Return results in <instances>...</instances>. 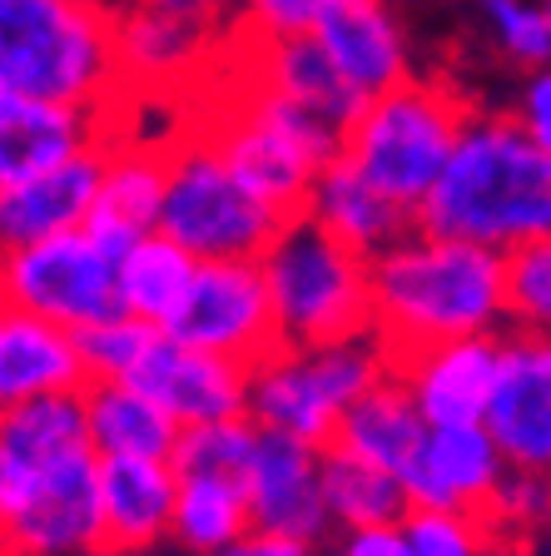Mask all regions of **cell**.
<instances>
[{"mask_svg":"<svg viewBox=\"0 0 551 556\" xmlns=\"http://www.w3.org/2000/svg\"><path fill=\"white\" fill-rule=\"evenodd\" d=\"M502 249L417 224L408 239L373 258V333L388 343L392 363L417 348L472 333H502L512 324Z\"/></svg>","mask_w":551,"mask_h":556,"instance_id":"cell-1","label":"cell"},{"mask_svg":"<svg viewBox=\"0 0 551 556\" xmlns=\"http://www.w3.org/2000/svg\"><path fill=\"white\" fill-rule=\"evenodd\" d=\"M417 224L517 254L551 239V150L522 129L517 115H477L462 129L448 174L427 194Z\"/></svg>","mask_w":551,"mask_h":556,"instance_id":"cell-2","label":"cell"},{"mask_svg":"<svg viewBox=\"0 0 551 556\" xmlns=\"http://www.w3.org/2000/svg\"><path fill=\"white\" fill-rule=\"evenodd\" d=\"M0 90L110 115L129 94L115 15L90 0H0Z\"/></svg>","mask_w":551,"mask_h":556,"instance_id":"cell-3","label":"cell"},{"mask_svg":"<svg viewBox=\"0 0 551 556\" xmlns=\"http://www.w3.org/2000/svg\"><path fill=\"white\" fill-rule=\"evenodd\" d=\"M234 60H239V35H234ZM204 135L218 144V154L234 164L243 185L264 204H274L284 219L309 214L318 174L343 154V135L334 125H323L288 94L268 90L243 60L239 80L224 90L214 119H204Z\"/></svg>","mask_w":551,"mask_h":556,"instance_id":"cell-4","label":"cell"},{"mask_svg":"<svg viewBox=\"0 0 551 556\" xmlns=\"http://www.w3.org/2000/svg\"><path fill=\"white\" fill-rule=\"evenodd\" d=\"M472 115L477 110L448 80L408 75L402 85H392V90L373 94L363 104L358 125L343 139V154L378 189H388L402 208L423 214L427 194L448 174Z\"/></svg>","mask_w":551,"mask_h":556,"instance_id":"cell-5","label":"cell"},{"mask_svg":"<svg viewBox=\"0 0 551 556\" xmlns=\"http://www.w3.org/2000/svg\"><path fill=\"white\" fill-rule=\"evenodd\" d=\"M284 343L323 348L373 333V258L348 249L313 214L288 219L264 254Z\"/></svg>","mask_w":551,"mask_h":556,"instance_id":"cell-6","label":"cell"},{"mask_svg":"<svg viewBox=\"0 0 551 556\" xmlns=\"http://www.w3.org/2000/svg\"><path fill=\"white\" fill-rule=\"evenodd\" d=\"M383 378H392V353L378 333L323 348L284 343L264 363H253L249 417L259 428L293 432L313 447H334L343 413Z\"/></svg>","mask_w":551,"mask_h":556,"instance_id":"cell-7","label":"cell"},{"mask_svg":"<svg viewBox=\"0 0 551 556\" xmlns=\"http://www.w3.org/2000/svg\"><path fill=\"white\" fill-rule=\"evenodd\" d=\"M284 224V214L234 174L204 125H189L170 139V194L160 229L174 243H184L195 258H264Z\"/></svg>","mask_w":551,"mask_h":556,"instance_id":"cell-8","label":"cell"},{"mask_svg":"<svg viewBox=\"0 0 551 556\" xmlns=\"http://www.w3.org/2000/svg\"><path fill=\"white\" fill-rule=\"evenodd\" d=\"M0 517L5 556H104L95 442L40 467L0 463Z\"/></svg>","mask_w":551,"mask_h":556,"instance_id":"cell-9","label":"cell"},{"mask_svg":"<svg viewBox=\"0 0 551 556\" xmlns=\"http://www.w3.org/2000/svg\"><path fill=\"white\" fill-rule=\"evenodd\" d=\"M5 303L25 313H40L60 328L110 324L125 313L120 303V258H110L85 229L55 233L5 249Z\"/></svg>","mask_w":551,"mask_h":556,"instance_id":"cell-10","label":"cell"},{"mask_svg":"<svg viewBox=\"0 0 551 556\" xmlns=\"http://www.w3.org/2000/svg\"><path fill=\"white\" fill-rule=\"evenodd\" d=\"M164 333L239 358L249 368L278 353L284 328H278V308L268 293L264 258H199L195 283L164 324Z\"/></svg>","mask_w":551,"mask_h":556,"instance_id":"cell-11","label":"cell"},{"mask_svg":"<svg viewBox=\"0 0 551 556\" xmlns=\"http://www.w3.org/2000/svg\"><path fill=\"white\" fill-rule=\"evenodd\" d=\"M125 382L145 388L154 403H164L179 428H204V422H224V417H249V393H253V368L209 348L179 343L160 328L150 353L135 363Z\"/></svg>","mask_w":551,"mask_h":556,"instance_id":"cell-12","label":"cell"},{"mask_svg":"<svg viewBox=\"0 0 551 556\" xmlns=\"http://www.w3.org/2000/svg\"><path fill=\"white\" fill-rule=\"evenodd\" d=\"M243 486L253 502V527L293 536L313 552L334 532L328 497H323V447L313 442L278 428H259V452H253Z\"/></svg>","mask_w":551,"mask_h":556,"instance_id":"cell-13","label":"cell"},{"mask_svg":"<svg viewBox=\"0 0 551 556\" xmlns=\"http://www.w3.org/2000/svg\"><path fill=\"white\" fill-rule=\"evenodd\" d=\"M502 343L506 333H472L448 338V343L417 348L408 358L392 363L417 407L433 428H477L492 413L497 378H502Z\"/></svg>","mask_w":551,"mask_h":556,"instance_id":"cell-14","label":"cell"},{"mask_svg":"<svg viewBox=\"0 0 551 556\" xmlns=\"http://www.w3.org/2000/svg\"><path fill=\"white\" fill-rule=\"evenodd\" d=\"M239 60L268 85V90H278L293 104H303L309 115H318L323 125H334L343 139L367 104V94L338 70V60L323 50V40L313 30H303V35H249L239 25Z\"/></svg>","mask_w":551,"mask_h":556,"instance_id":"cell-15","label":"cell"},{"mask_svg":"<svg viewBox=\"0 0 551 556\" xmlns=\"http://www.w3.org/2000/svg\"><path fill=\"white\" fill-rule=\"evenodd\" d=\"M487 428L502 442L512 467L551 472V333L506 328L502 378H497Z\"/></svg>","mask_w":551,"mask_h":556,"instance_id":"cell-16","label":"cell"},{"mask_svg":"<svg viewBox=\"0 0 551 556\" xmlns=\"http://www.w3.org/2000/svg\"><path fill=\"white\" fill-rule=\"evenodd\" d=\"M110 144L115 139H95L80 154L60 160L55 169L35 174L25 185L0 189V239H5V249L85 229L95 204H100L104 169H110Z\"/></svg>","mask_w":551,"mask_h":556,"instance_id":"cell-17","label":"cell"},{"mask_svg":"<svg viewBox=\"0 0 551 556\" xmlns=\"http://www.w3.org/2000/svg\"><path fill=\"white\" fill-rule=\"evenodd\" d=\"M110 125L115 119L100 110H85V104L30 100V94L0 90V189L55 169L60 160L80 154L95 139H120Z\"/></svg>","mask_w":551,"mask_h":556,"instance_id":"cell-18","label":"cell"},{"mask_svg":"<svg viewBox=\"0 0 551 556\" xmlns=\"http://www.w3.org/2000/svg\"><path fill=\"white\" fill-rule=\"evenodd\" d=\"M164 194H170V144L120 135L115 144H110L104 189H100V204H95L85 233H90L110 258H125L145 233L160 229Z\"/></svg>","mask_w":551,"mask_h":556,"instance_id":"cell-19","label":"cell"},{"mask_svg":"<svg viewBox=\"0 0 551 556\" xmlns=\"http://www.w3.org/2000/svg\"><path fill=\"white\" fill-rule=\"evenodd\" d=\"M104 556H145L174 536L179 467L174 457H100Z\"/></svg>","mask_w":551,"mask_h":556,"instance_id":"cell-20","label":"cell"},{"mask_svg":"<svg viewBox=\"0 0 551 556\" xmlns=\"http://www.w3.org/2000/svg\"><path fill=\"white\" fill-rule=\"evenodd\" d=\"M506 472H512V463H506L502 442L492 438L487 422H477V428H433L417 467L402 482H408L413 507L472 511L477 517Z\"/></svg>","mask_w":551,"mask_h":556,"instance_id":"cell-21","label":"cell"},{"mask_svg":"<svg viewBox=\"0 0 551 556\" xmlns=\"http://www.w3.org/2000/svg\"><path fill=\"white\" fill-rule=\"evenodd\" d=\"M85 388H90V363L80 353V333L5 303V318H0V403L11 407L50 393H85Z\"/></svg>","mask_w":551,"mask_h":556,"instance_id":"cell-22","label":"cell"},{"mask_svg":"<svg viewBox=\"0 0 551 556\" xmlns=\"http://www.w3.org/2000/svg\"><path fill=\"white\" fill-rule=\"evenodd\" d=\"M313 35H318L323 50L338 60V70L367 100L413 75L408 70V46H402V30L392 21L388 0H328L318 11V21H313Z\"/></svg>","mask_w":551,"mask_h":556,"instance_id":"cell-23","label":"cell"},{"mask_svg":"<svg viewBox=\"0 0 551 556\" xmlns=\"http://www.w3.org/2000/svg\"><path fill=\"white\" fill-rule=\"evenodd\" d=\"M309 214L363 258H378L383 249H392L398 239H408L417 229L413 208H402L388 189L373 185L348 154H338L318 174V185L309 194Z\"/></svg>","mask_w":551,"mask_h":556,"instance_id":"cell-24","label":"cell"},{"mask_svg":"<svg viewBox=\"0 0 551 556\" xmlns=\"http://www.w3.org/2000/svg\"><path fill=\"white\" fill-rule=\"evenodd\" d=\"M120 35V65H125V85L145 90V85H179L199 70V60L214 55V46H234V35L189 25L179 15H164L145 0H135L125 15H115Z\"/></svg>","mask_w":551,"mask_h":556,"instance_id":"cell-25","label":"cell"},{"mask_svg":"<svg viewBox=\"0 0 551 556\" xmlns=\"http://www.w3.org/2000/svg\"><path fill=\"white\" fill-rule=\"evenodd\" d=\"M427 438H433V422L423 417L413 388L392 372V378H383L373 393H363L343 413L334 447H343V452H353V457H367V463H378V467H388V472L408 477L417 467V457H423Z\"/></svg>","mask_w":551,"mask_h":556,"instance_id":"cell-26","label":"cell"},{"mask_svg":"<svg viewBox=\"0 0 551 556\" xmlns=\"http://www.w3.org/2000/svg\"><path fill=\"white\" fill-rule=\"evenodd\" d=\"M85 413L100 457H174L184 432L170 407L125 378H95L85 388Z\"/></svg>","mask_w":551,"mask_h":556,"instance_id":"cell-27","label":"cell"},{"mask_svg":"<svg viewBox=\"0 0 551 556\" xmlns=\"http://www.w3.org/2000/svg\"><path fill=\"white\" fill-rule=\"evenodd\" d=\"M323 497H328L334 532L388 527V521H408V511H413L408 482L398 472L353 457L343 447H323Z\"/></svg>","mask_w":551,"mask_h":556,"instance_id":"cell-28","label":"cell"},{"mask_svg":"<svg viewBox=\"0 0 551 556\" xmlns=\"http://www.w3.org/2000/svg\"><path fill=\"white\" fill-rule=\"evenodd\" d=\"M75 447H90V413L85 393H50L30 403H11L0 413V463L40 467L50 457H65Z\"/></svg>","mask_w":551,"mask_h":556,"instance_id":"cell-29","label":"cell"},{"mask_svg":"<svg viewBox=\"0 0 551 556\" xmlns=\"http://www.w3.org/2000/svg\"><path fill=\"white\" fill-rule=\"evenodd\" d=\"M195 274L199 258L184 243H174L164 229H154L120 258V303H125V313L164 328L174 318V308L184 303Z\"/></svg>","mask_w":551,"mask_h":556,"instance_id":"cell-30","label":"cell"},{"mask_svg":"<svg viewBox=\"0 0 551 556\" xmlns=\"http://www.w3.org/2000/svg\"><path fill=\"white\" fill-rule=\"evenodd\" d=\"M243 532H253L249 486L234 477L179 472V507H174V542L195 556H218Z\"/></svg>","mask_w":551,"mask_h":556,"instance_id":"cell-31","label":"cell"},{"mask_svg":"<svg viewBox=\"0 0 551 556\" xmlns=\"http://www.w3.org/2000/svg\"><path fill=\"white\" fill-rule=\"evenodd\" d=\"M487 532L492 556H522L537 542L551 536V472L537 467H512L502 477V486L492 492L483 511H477Z\"/></svg>","mask_w":551,"mask_h":556,"instance_id":"cell-32","label":"cell"},{"mask_svg":"<svg viewBox=\"0 0 551 556\" xmlns=\"http://www.w3.org/2000/svg\"><path fill=\"white\" fill-rule=\"evenodd\" d=\"M253 452H259V422L253 417H224V422H204V428H184L179 447H174V467L184 477L209 472L249 482Z\"/></svg>","mask_w":551,"mask_h":556,"instance_id":"cell-33","label":"cell"},{"mask_svg":"<svg viewBox=\"0 0 551 556\" xmlns=\"http://www.w3.org/2000/svg\"><path fill=\"white\" fill-rule=\"evenodd\" d=\"M160 338V328L135 318V313H120L110 324H95L80 333V353L90 363V382L95 378H129L135 363L150 353V343Z\"/></svg>","mask_w":551,"mask_h":556,"instance_id":"cell-34","label":"cell"},{"mask_svg":"<svg viewBox=\"0 0 551 556\" xmlns=\"http://www.w3.org/2000/svg\"><path fill=\"white\" fill-rule=\"evenodd\" d=\"M477 5H483L487 25H492L497 46L517 65L527 70L551 65V25L541 5H527V0H477Z\"/></svg>","mask_w":551,"mask_h":556,"instance_id":"cell-35","label":"cell"},{"mask_svg":"<svg viewBox=\"0 0 551 556\" xmlns=\"http://www.w3.org/2000/svg\"><path fill=\"white\" fill-rule=\"evenodd\" d=\"M506 289H512V328L551 333V239L506 258Z\"/></svg>","mask_w":551,"mask_h":556,"instance_id":"cell-36","label":"cell"},{"mask_svg":"<svg viewBox=\"0 0 551 556\" xmlns=\"http://www.w3.org/2000/svg\"><path fill=\"white\" fill-rule=\"evenodd\" d=\"M402 527H408V536H413L417 556H492L483 521L472 517V511L413 507Z\"/></svg>","mask_w":551,"mask_h":556,"instance_id":"cell-37","label":"cell"},{"mask_svg":"<svg viewBox=\"0 0 551 556\" xmlns=\"http://www.w3.org/2000/svg\"><path fill=\"white\" fill-rule=\"evenodd\" d=\"M323 5L328 0H249L239 25L249 35H303V30H313Z\"/></svg>","mask_w":551,"mask_h":556,"instance_id":"cell-38","label":"cell"},{"mask_svg":"<svg viewBox=\"0 0 551 556\" xmlns=\"http://www.w3.org/2000/svg\"><path fill=\"white\" fill-rule=\"evenodd\" d=\"M512 115L522 119V129H527L531 139H537L541 150H551V65L531 70L527 85H522V100Z\"/></svg>","mask_w":551,"mask_h":556,"instance_id":"cell-39","label":"cell"},{"mask_svg":"<svg viewBox=\"0 0 551 556\" xmlns=\"http://www.w3.org/2000/svg\"><path fill=\"white\" fill-rule=\"evenodd\" d=\"M343 556H417L413 536L402 521H388V527H363V532H343Z\"/></svg>","mask_w":551,"mask_h":556,"instance_id":"cell-40","label":"cell"},{"mask_svg":"<svg viewBox=\"0 0 551 556\" xmlns=\"http://www.w3.org/2000/svg\"><path fill=\"white\" fill-rule=\"evenodd\" d=\"M218 556H313V546L293 542V536H278V532H264V527H253L243 532L234 546H224Z\"/></svg>","mask_w":551,"mask_h":556,"instance_id":"cell-41","label":"cell"},{"mask_svg":"<svg viewBox=\"0 0 551 556\" xmlns=\"http://www.w3.org/2000/svg\"><path fill=\"white\" fill-rule=\"evenodd\" d=\"M541 11H547V25H551V0H541Z\"/></svg>","mask_w":551,"mask_h":556,"instance_id":"cell-42","label":"cell"},{"mask_svg":"<svg viewBox=\"0 0 551 556\" xmlns=\"http://www.w3.org/2000/svg\"><path fill=\"white\" fill-rule=\"evenodd\" d=\"M313 556H343V552H313Z\"/></svg>","mask_w":551,"mask_h":556,"instance_id":"cell-43","label":"cell"},{"mask_svg":"<svg viewBox=\"0 0 551 556\" xmlns=\"http://www.w3.org/2000/svg\"><path fill=\"white\" fill-rule=\"evenodd\" d=\"M234 5H239V15H243V5H249V0H234Z\"/></svg>","mask_w":551,"mask_h":556,"instance_id":"cell-44","label":"cell"},{"mask_svg":"<svg viewBox=\"0 0 551 556\" xmlns=\"http://www.w3.org/2000/svg\"><path fill=\"white\" fill-rule=\"evenodd\" d=\"M90 5H104V0H90Z\"/></svg>","mask_w":551,"mask_h":556,"instance_id":"cell-45","label":"cell"},{"mask_svg":"<svg viewBox=\"0 0 551 556\" xmlns=\"http://www.w3.org/2000/svg\"><path fill=\"white\" fill-rule=\"evenodd\" d=\"M547 552H551V536H547Z\"/></svg>","mask_w":551,"mask_h":556,"instance_id":"cell-46","label":"cell"}]
</instances>
